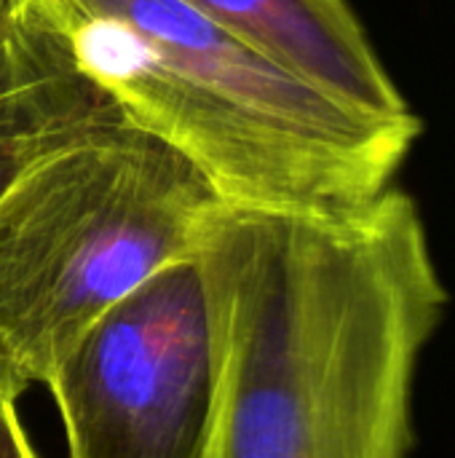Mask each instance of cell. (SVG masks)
Segmentation results:
<instances>
[{"label": "cell", "mask_w": 455, "mask_h": 458, "mask_svg": "<svg viewBox=\"0 0 455 458\" xmlns=\"http://www.w3.org/2000/svg\"><path fill=\"white\" fill-rule=\"evenodd\" d=\"M196 260L217 333L204 458L410 456L416 368L451 301L410 193L217 204Z\"/></svg>", "instance_id": "obj_1"}, {"label": "cell", "mask_w": 455, "mask_h": 458, "mask_svg": "<svg viewBox=\"0 0 455 458\" xmlns=\"http://www.w3.org/2000/svg\"><path fill=\"white\" fill-rule=\"evenodd\" d=\"M51 32L126 121L244 209L375 199L424 134L416 113H365L182 0H3Z\"/></svg>", "instance_id": "obj_2"}, {"label": "cell", "mask_w": 455, "mask_h": 458, "mask_svg": "<svg viewBox=\"0 0 455 458\" xmlns=\"http://www.w3.org/2000/svg\"><path fill=\"white\" fill-rule=\"evenodd\" d=\"M217 204L126 118L43 161L0 201V365L21 389L48 384L94 319L196 252Z\"/></svg>", "instance_id": "obj_3"}, {"label": "cell", "mask_w": 455, "mask_h": 458, "mask_svg": "<svg viewBox=\"0 0 455 458\" xmlns=\"http://www.w3.org/2000/svg\"><path fill=\"white\" fill-rule=\"evenodd\" d=\"M46 386L70 458H204L217 333L196 252L94 319Z\"/></svg>", "instance_id": "obj_4"}, {"label": "cell", "mask_w": 455, "mask_h": 458, "mask_svg": "<svg viewBox=\"0 0 455 458\" xmlns=\"http://www.w3.org/2000/svg\"><path fill=\"white\" fill-rule=\"evenodd\" d=\"M123 121L67 48L0 0V201L32 169Z\"/></svg>", "instance_id": "obj_5"}, {"label": "cell", "mask_w": 455, "mask_h": 458, "mask_svg": "<svg viewBox=\"0 0 455 458\" xmlns=\"http://www.w3.org/2000/svg\"><path fill=\"white\" fill-rule=\"evenodd\" d=\"M322 91L383 118L413 113L349 0H182Z\"/></svg>", "instance_id": "obj_6"}, {"label": "cell", "mask_w": 455, "mask_h": 458, "mask_svg": "<svg viewBox=\"0 0 455 458\" xmlns=\"http://www.w3.org/2000/svg\"><path fill=\"white\" fill-rule=\"evenodd\" d=\"M0 458H38L19 419L16 400L0 397Z\"/></svg>", "instance_id": "obj_7"}, {"label": "cell", "mask_w": 455, "mask_h": 458, "mask_svg": "<svg viewBox=\"0 0 455 458\" xmlns=\"http://www.w3.org/2000/svg\"><path fill=\"white\" fill-rule=\"evenodd\" d=\"M21 386L11 378V373L0 365V397H8V400H19L21 397Z\"/></svg>", "instance_id": "obj_8"}]
</instances>
